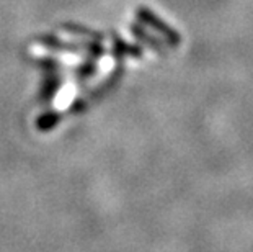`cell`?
<instances>
[{
    "label": "cell",
    "instance_id": "cell-1",
    "mask_svg": "<svg viewBox=\"0 0 253 252\" xmlns=\"http://www.w3.org/2000/svg\"><path fill=\"white\" fill-rule=\"evenodd\" d=\"M137 17H141V18L145 21V23H149L150 26H154L155 30H159L160 33L165 35V38H169V40H171V41H176V40L180 38V36L176 35L173 30L169 28L167 25H164L162 21H160L157 17H155V15H154L152 12H149V10H139V12H137Z\"/></svg>",
    "mask_w": 253,
    "mask_h": 252
}]
</instances>
